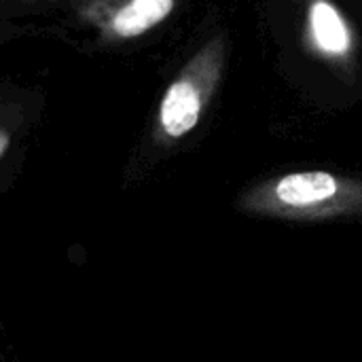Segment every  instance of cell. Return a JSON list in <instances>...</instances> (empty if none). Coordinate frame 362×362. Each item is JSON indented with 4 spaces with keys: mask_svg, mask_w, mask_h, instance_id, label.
Masks as SVG:
<instances>
[{
    "mask_svg": "<svg viewBox=\"0 0 362 362\" xmlns=\"http://www.w3.org/2000/svg\"><path fill=\"white\" fill-rule=\"evenodd\" d=\"M13 34H15V32H13L11 28H0V42H4L6 38H11Z\"/></svg>",
    "mask_w": 362,
    "mask_h": 362,
    "instance_id": "8992f818",
    "label": "cell"
},
{
    "mask_svg": "<svg viewBox=\"0 0 362 362\" xmlns=\"http://www.w3.org/2000/svg\"><path fill=\"white\" fill-rule=\"evenodd\" d=\"M341 182L331 172H295L282 176L272 187V197L291 210L320 208L339 195Z\"/></svg>",
    "mask_w": 362,
    "mask_h": 362,
    "instance_id": "5b68a950",
    "label": "cell"
},
{
    "mask_svg": "<svg viewBox=\"0 0 362 362\" xmlns=\"http://www.w3.org/2000/svg\"><path fill=\"white\" fill-rule=\"evenodd\" d=\"M308 38L316 53L327 59H346L354 47V34L344 17L331 0H312L308 6Z\"/></svg>",
    "mask_w": 362,
    "mask_h": 362,
    "instance_id": "277c9868",
    "label": "cell"
},
{
    "mask_svg": "<svg viewBox=\"0 0 362 362\" xmlns=\"http://www.w3.org/2000/svg\"><path fill=\"white\" fill-rule=\"evenodd\" d=\"M42 106V87L0 78V163L32 132Z\"/></svg>",
    "mask_w": 362,
    "mask_h": 362,
    "instance_id": "3957f363",
    "label": "cell"
},
{
    "mask_svg": "<svg viewBox=\"0 0 362 362\" xmlns=\"http://www.w3.org/2000/svg\"><path fill=\"white\" fill-rule=\"evenodd\" d=\"M225 55V38L214 36L193 57H189L182 70L172 78L157 108L155 123L159 138L170 142L180 140L197 127L221 83Z\"/></svg>",
    "mask_w": 362,
    "mask_h": 362,
    "instance_id": "6da1fadb",
    "label": "cell"
},
{
    "mask_svg": "<svg viewBox=\"0 0 362 362\" xmlns=\"http://www.w3.org/2000/svg\"><path fill=\"white\" fill-rule=\"evenodd\" d=\"M70 13L100 45L117 47L132 42L161 25L178 0H68Z\"/></svg>",
    "mask_w": 362,
    "mask_h": 362,
    "instance_id": "7a4b0ae2",
    "label": "cell"
}]
</instances>
